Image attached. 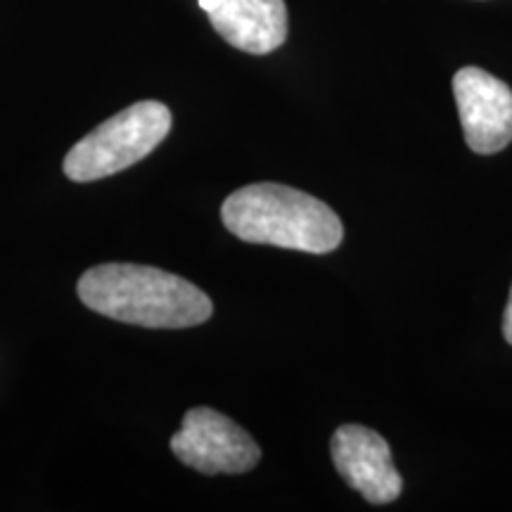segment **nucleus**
Segmentation results:
<instances>
[{
	"mask_svg": "<svg viewBox=\"0 0 512 512\" xmlns=\"http://www.w3.org/2000/svg\"><path fill=\"white\" fill-rule=\"evenodd\" d=\"M171 451L202 475H240L261 460L252 434L207 406L185 413L181 430L171 437Z\"/></svg>",
	"mask_w": 512,
	"mask_h": 512,
	"instance_id": "obj_4",
	"label": "nucleus"
},
{
	"mask_svg": "<svg viewBox=\"0 0 512 512\" xmlns=\"http://www.w3.org/2000/svg\"><path fill=\"white\" fill-rule=\"evenodd\" d=\"M223 41L249 55H268L287 41L285 0H200Z\"/></svg>",
	"mask_w": 512,
	"mask_h": 512,
	"instance_id": "obj_7",
	"label": "nucleus"
},
{
	"mask_svg": "<svg viewBox=\"0 0 512 512\" xmlns=\"http://www.w3.org/2000/svg\"><path fill=\"white\" fill-rule=\"evenodd\" d=\"M330 456L339 477L373 505L394 503L403 482L382 434L363 425H342L332 434Z\"/></svg>",
	"mask_w": 512,
	"mask_h": 512,
	"instance_id": "obj_6",
	"label": "nucleus"
},
{
	"mask_svg": "<svg viewBox=\"0 0 512 512\" xmlns=\"http://www.w3.org/2000/svg\"><path fill=\"white\" fill-rule=\"evenodd\" d=\"M221 219L235 238L309 254H328L342 245L339 216L318 197L280 183H254L223 202Z\"/></svg>",
	"mask_w": 512,
	"mask_h": 512,
	"instance_id": "obj_2",
	"label": "nucleus"
},
{
	"mask_svg": "<svg viewBox=\"0 0 512 512\" xmlns=\"http://www.w3.org/2000/svg\"><path fill=\"white\" fill-rule=\"evenodd\" d=\"M503 337L512 347V285L508 294V304H505V313H503Z\"/></svg>",
	"mask_w": 512,
	"mask_h": 512,
	"instance_id": "obj_8",
	"label": "nucleus"
},
{
	"mask_svg": "<svg viewBox=\"0 0 512 512\" xmlns=\"http://www.w3.org/2000/svg\"><path fill=\"white\" fill-rule=\"evenodd\" d=\"M76 292L91 311L140 328H195L214 313V304L200 287L152 266H95L81 275Z\"/></svg>",
	"mask_w": 512,
	"mask_h": 512,
	"instance_id": "obj_1",
	"label": "nucleus"
},
{
	"mask_svg": "<svg viewBox=\"0 0 512 512\" xmlns=\"http://www.w3.org/2000/svg\"><path fill=\"white\" fill-rule=\"evenodd\" d=\"M169 131V107L157 100H140L81 138L67 152L62 169L69 181H100L145 159L159 143H164Z\"/></svg>",
	"mask_w": 512,
	"mask_h": 512,
	"instance_id": "obj_3",
	"label": "nucleus"
},
{
	"mask_svg": "<svg viewBox=\"0 0 512 512\" xmlns=\"http://www.w3.org/2000/svg\"><path fill=\"white\" fill-rule=\"evenodd\" d=\"M465 143L477 155H496L512 143L510 86L479 67H463L453 76Z\"/></svg>",
	"mask_w": 512,
	"mask_h": 512,
	"instance_id": "obj_5",
	"label": "nucleus"
}]
</instances>
